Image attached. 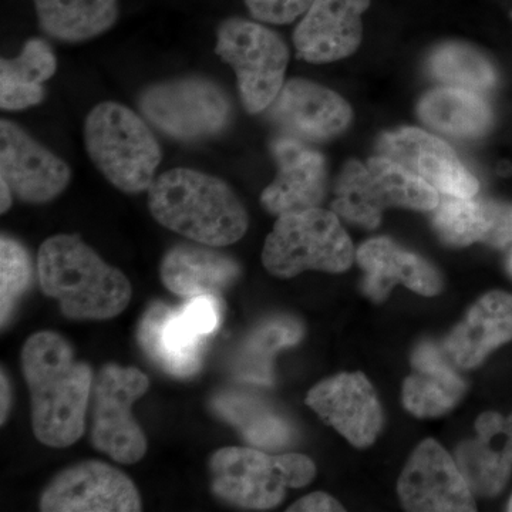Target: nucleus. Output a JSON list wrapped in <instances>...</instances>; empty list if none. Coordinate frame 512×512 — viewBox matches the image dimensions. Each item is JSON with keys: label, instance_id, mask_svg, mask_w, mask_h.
<instances>
[{"label": "nucleus", "instance_id": "1", "mask_svg": "<svg viewBox=\"0 0 512 512\" xmlns=\"http://www.w3.org/2000/svg\"><path fill=\"white\" fill-rule=\"evenodd\" d=\"M20 363L28 384L36 439L52 448L73 446L86 431L96 379L92 366L77 360L72 345L50 330L26 340Z\"/></svg>", "mask_w": 512, "mask_h": 512}, {"label": "nucleus", "instance_id": "2", "mask_svg": "<svg viewBox=\"0 0 512 512\" xmlns=\"http://www.w3.org/2000/svg\"><path fill=\"white\" fill-rule=\"evenodd\" d=\"M42 291L72 320H109L126 311L133 296L130 281L79 235L47 238L37 255Z\"/></svg>", "mask_w": 512, "mask_h": 512}, {"label": "nucleus", "instance_id": "3", "mask_svg": "<svg viewBox=\"0 0 512 512\" xmlns=\"http://www.w3.org/2000/svg\"><path fill=\"white\" fill-rule=\"evenodd\" d=\"M148 208L164 228L208 247H227L247 234L248 212L234 190L192 168L157 177L148 188Z\"/></svg>", "mask_w": 512, "mask_h": 512}, {"label": "nucleus", "instance_id": "4", "mask_svg": "<svg viewBox=\"0 0 512 512\" xmlns=\"http://www.w3.org/2000/svg\"><path fill=\"white\" fill-rule=\"evenodd\" d=\"M84 146L97 170L126 194L148 191L163 160L146 121L116 101L97 104L87 114Z\"/></svg>", "mask_w": 512, "mask_h": 512}, {"label": "nucleus", "instance_id": "5", "mask_svg": "<svg viewBox=\"0 0 512 512\" xmlns=\"http://www.w3.org/2000/svg\"><path fill=\"white\" fill-rule=\"evenodd\" d=\"M208 464L215 497L247 510H272L284 501L288 488L305 487L316 476L308 456H272L255 447L220 448Z\"/></svg>", "mask_w": 512, "mask_h": 512}, {"label": "nucleus", "instance_id": "6", "mask_svg": "<svg viewBox=\"0 0 512 512\" xmlns=\"http://www.w3.org/2000/svg\"><path fill=\"white\" fill-rule=\"evenodd\" d=\"M355 258V247L339 215L319 207L279 215L262 251L266 271L284 279L306 271L340 274L348 271Z\"/></svg>", "mask_w": 512, "mask_h": 512}, {"label": "nucleus", "instance_id": "7", "mask_svg": "<svg viewBox=\"0 0 512 512\" xmlns=\"http://www.w3.org/2000/svg\"><path fill=\"white\" fill-rule=\"evenodd\" d=\"M439 202V191L423 178L392 158L379 156L366 163L349 161L343 167L332 211L360 227L375 229L387 208L434 211Z\"/></svg>", "mask_w": 512, "mask_h": 512}, {"label": "nucleus", "instance_id": "8", "mask_svg": "<svg viewBox=\"0 0 512 512\" xmlns=\"http://www.w3.org/2000/svg\"><path fill=\"white\" fill-rule=\"evenodd\" d=\"M138 107L161 133L187 143L220 136L232 120L227 92L202 76L151 84L138 97Z\"/></svg>", "mask_w": 512, "mask_h": 512}, {"label": "nucleus", "instance_id": "9", "mask_svg": "<svg viewBox=\"0 0 512 512\" xmlns=\"http://www.w3.org/2000/svg\"><path fill=\"white\" fill-rule=\"evenodd\" d=\"M215 53L234 70L245 110L258 114L269 109L285 84V40L261 23L231 18L218 28Z\"/></svg>", "mask_w": 512, "mask_h": 512}, {"label": "nucleus", "instance_id": "10", "mask_svg": "<svg viewBox=\"0 0 512 512\" xmlns=\"http://www.w3.org/2000/svg\"><path fill=\"white\" fill-rule=\"evenodd\" d=\"M148 389L146 373L116 363L101 367L94 379L90 440L117 463L136 464L146 456V434L134 419L133 406Z\"/></svg>", "mask_w": 512, "mask_h": 512}, {"label": "nucleus", "instance_id": "11", "mask_svg": "<svg viewBox=\"0 0 512 512\" xmlns=\"http://www.w3.org/2000/svg\"><path fill=\"white\" fill-rule=\"evenodd\" d=\"M43 512H137L143 510L136 484L100 460L60 471L40 494Z\"/></svg>", "mask_w": 512, "mask_h": 512}, {"label": "nucleus", "instance_id": "12", "mask_svg": "<svg viewBox=\"0 0 512 512\" xmlns=\"http://www.w3.org/2000/svg\"><path fill=\"white\" fill-rule=\"evenodd\" d=\"M0 180L26 204L56 200L72 181V170L62 158L26 133L19 124L0 121Z\"/></svg>", "mask_w": 512, "mask_h": 512}, {"label": "nucleus", "instance_id": "13", "mask_svg": "<svg viewBox=\"0 0 512 512\" xmlns=\"http://www.w3.org/2000/svg\"><path fill=\"white\" fill-rule=\"evenodd\" d=\"M407 511H476L473 491L460 467L437 441H421L397 484Z\"/></svg>", "mask_w": 512, "mask_h": 512}, {"label": "nucleus", "instance_id": "14", "mask_svg": "<svg viewBox=\"0 0 512 512\" xmlns=\"http://www.w3.org/2000/svg\"><path fill=\"white\" fill-rule=\"evenodd\" d=\"M305 402L357 448L372 446L382 430V406L363 373H339L322 380Z\"/></svg>", "mask_w": 512, "mask_h": 512}, {"label": "nucleus", "instance_id": "15", "mask_svg": "<svg viewBox=\"0 0 512 512\" xmlns=\"http://www.w3.org/2000/svg\"><path fill=\"white\" fill-rule=\"evenodd\" d=\"M271 119L288 137L322 143L345 133L353 113L348 101L322 84L292 79L271 104Z\"/></svg>", "mask_w": 512, "mask_h": 512}, {"label": "nucleus", "instance_id": "16", "mask_svg": "<svg viewBox=\"0 0 512 512\" xmlns=\"http://www.w3.org/2000/svg\"><path fill=\"white\" fill-rule=\"evenodd\" d=\"M382 156L392 158L423 178L441 195L476 197L480 184L443 140L420 128L402 127L386 133L379 143Z\"/></svg>", "mask_w": 512, "mask_h": 512}, {"label": "nucleus", "instance_id": "17", "mask_svg": "<svg viewBox=\"0 0 512 512\" xmlns=\"http://www.w3.org/2000/svg\"><path fill=\"white\" fill-rule=\"evenodd\" d=\"M276 161L275 180L265 188L261 204L266 211L279 215L318 208L326 194L325 157L303 141L284 136L272 143Z\"/></svg>", "mask_w": 512, "mask_h": 512}, {"label": "nucleus", "instance_id": "18", "mask_svg": "<svg viewBox=\"0 0 512 512\" xmlns=\"http://www.w3.org/2000/svg\"><path fill=\"white\" fill-rule=\"evenodd\" d=\"M370 0H313L298 28L293 45L309 63H330L345 59L362 43V15Z\"/></svg>", "mask_w": 512, "mask_h": 512}, {"label": "nucleus", "instance_id": "19", "mask_svg": "<svg viewBox=\"0 0 512 512\" xmlns=\"http://www.w3.org/2000/svg\"><path fill=\"white\" fill-rule=\"evenodd\" d=\"M356 259L366 274L363 291L373 301H384L397 284L423 296L437 295L443 288L441 276L433 265L400 248L392 239H369L357 249Z\"/></svg>", "mask_w": 512, "mask_h": 512}, {"label": "nucleus", "instance_id": "20", "mask_svg": "<svg viewBox=\"0 0 512 512\" xmlns=\"http://www.w3.org/2000/svg\"><path fill=\"white\" fill-rule=\"evenodd\" d=\"M433 224L440 238L454 247H467L474 242L494 248L512 244V204L441 195Z\"/></svg>", "mask_w": 512, "mask_h": 512}, {"label": "nucleus", "instance_id": "21", "mask_svg": "<svg viewBox=\"0 0 512 512\" xmlns=\"http://www.w3.org/2000/svg\"><path fill=\"white\" fill-rule=\"evenodd\" d=\"M512 340V295L494 291L468 311L466 319L444 342V352L454 365L473 369L498 346Z\"/></svg>", "mask_w": 512, "mask_h": 512}, {"label": "nucleus", "instance_id": "22", "mask_svg": "<svg viewBox=\"0 0 512 512\" xmlns=\"http://www.w3.org/2000/svg\"><path fill=\"white\" fill-rule=\"evenodd\" d=\"M202 336L187 325L180 309L153 303L138 326L141 349L168 375L190 377L200 370Z\"/></svg>", "mask_w": 512, "mask_h": 512}, {"label": "nucleus", "instance_id": "23", "mask_svg": "<svg viewBox=\"0 0 512 512\" xmlns=\"http://www.w3.org/2000/svg\"><path fill=\"white\" fill-rule=\"evenodd\" d=\"M208 245L181 244L168 249L161 261V281L181 298L215 295L237 281L241 268L231 256Z\"/></svg>", "mask_w": 512, "mask_h": 512}, {"label": "nucleus", "instance_id": "24", "mask_svg": "<svg viewBox=\"0 0 512 512\" xmlns=\"http://www.w3.org/2000/svg\"><path fill=\"white\" fill-rule=\"evenodd\" d=\"M450 362L444 349L433 343H423L414 350L412 363L416 372L403 384L407 412L417 417H439L460 402L466 384Z\"/></svg>", "mask_w": 512, "mask_h": 512}, {"label": "nucleus", "instance_id": "25", "mask_svg": "<svg viewBox=\"0 0 512 512\" xmlns=\"http://www.w3.org/2000/svg\"><path fill=\"white\" fill-rule=\"evenodd\" d=\"M211 409L259 450L278 451L295 439L291 423L254 394L225 390L212 399Z\"/></svg>", "mask_w": 512, "mask_h": 512}, {"label": "nucleus", "instance_id": "26", "mask_svg": "<svg viewBox=\"0 0 512 512\" xmlns=\"http://www.w3.org/2000/svg\"><path fill=\"white\" fill-rule=\"evenodd\" d=\"M417 113L426 126L458 138L484 136L493 124V111L483 96L460 87H440L424 94Z\"/></svg>", "mask_w": 512, "mask_h": 512}, {"label": "nucleus", "instance_id": "27", "mask_svg": "<svg viewBox=\"0 0 512 512\" xmlns=\"http://www.w3.org/2000/svg\"><path fill=\"white\" fill-rule=\"evenodd\" d=\"M57 60L49 43L30 39L13 59L0 62V106L6 111L26 110L45 99L43 83L55 76Z\"/></svg>", "mask_w": 512, "mask_h": 512}, {"label": "nucleus", "instance_id": "28", "mask_svg": "<svg viewBox=\"0 0 512 512\" xmlns=\"http://www.w3.org/2000/svg\"><path fill=\"white\" fill-rule=\"evenodd\" d=\"M40 29L66 43L103 35L119 19V0H35Z\"/></svg>", "mask_w": 512, "mask_h": 512}, {"label": "nucleus", "instance_id": "29", "mask_svg": "<svg viewBox=\"0 0 512 512\" xmlns=\"http://www.w3.org/2000/svg\"><path fill=\"white\" fill-rule=\"evenodd\" d=\"M302 338L303 328L298 320L289 316L266 319L249 333L238 349L232 365L235 376L248 383L271 384L276 353L298 345Z\"/></svg>", "mask_w": 512, "mask_h": 512}, {"label": "nucleus", "instance_id": "30", "mask_svg": "<svg viewBox=\"0 0 512 512\" xmlns=\"http://www.w3.org/2000/svg\"><path fill=\"white\" fill-rule=\"evenodd\" d=\"M429 72L446 86L481 93L497 84V73L490 60L464 43H446L431 53Z\"/></svg>", "mask_w": 512, "mask_h": 512}, {"label": "nucleus", "instance_id": "31", "mask_svg": "<svg viewBox=\"0 0 512 512\" xmlns=\"http://www.w3.org/2000/svg\"><path fill=\"white\" fill-rule=\"evenodd\" d=\"M457 464L473 494L493 497L503 491L512 464L483 437L467 440L457 448Z\"/></svg>", "mask_w": 512, "mask_h": 512}, {"label": "nucleus", "instance_id": "32", "mask_svg": "<svg viewBox=\"0 0 512 512\" xmlns=\"http://www.w3.org/2000/svg\"><path fill=\"white\" fill-rule=\"evenodd\" d=\"M32 282V261L28 249L18 239L0 238V319L2 328L8 325L20 299Z\"/></svg>", "mask_w": 512, "mask_h": 512}, {"label": "nucleus", "instance_id": "33", "mask_svg": "<svg viewBox=\"0 0 512 512\" xmlns=\"http://www.w3.org/2000/svg\"><path fill=\"white\" fill-rule=\"evenodd\" d=\"M313 0H245L252 18L271 25H288L305 15Z\"/></svg>", "mask_w": 512, "mask_h": 512}, {"label": "nucleus", "instance_id": "34", "mask_svg": "<svg viewBox=\"0 0 512 512\" xmlns=\"http://www.w3.org/2000/svg\"><path fill=\"white\" fill-rule=\"evenodd\" d=\"M180 311L187 325L202 338L211 335L220 325V303L215 295L190 298L184 306H181Z\"/></svg>", "mask_w": 512, "mask_h": 512}, {"label": "nucleus", "instance_id": "35", "mask_svg": "<svg viewBox=\"0 0 512 512\" xmlns=\"http://www.w3.org/2000/svg\"><path fill=\"white\" fill-rule=\"evenodd\" d=\"M289 512H320V511H345L342 504L326 493H313L296 501L288 508Z\"/></svg>", "mask_w": 512, "mask_h": 512}, {"label": "nucleus", "instance_id": "36", "mask_svg": "<svg viewBox=\"0 0 512 512\" xmlns=\"http://www.w3.org/2000/svg\"><path fill=\"white\" fill-rule=\"evenodd\" d=\"M0 386H2V390H0V397H2V406H0V423L5 424L6 419L9 416L10 409V400H12V393H10V383L8 377H6V373H0Z\"/></svg>", "mask_w": 512, "mask_h": 512}, {"label": "nucleus", "instance_id": "37", "mask_svg": "<svg viewBox=\"0 0 512 512\" xmlns=\"http://www.w3.org/2000/svg\"><path fill=\"white\" fill-rule=\"evenodd\" d=\"M0 190H2V198H0V200H2V205H0V212L5 214V212H8L10 208H12L13 197H15V195H13L12 190H10L8 183L3 180H0Z\"/></svg>", "mask_w": 512, "mask_h": 512}, {"label": "nucleus", "instance_id": "38", "mask_svg": "<svg viewBox=\"0 0 512 512\" xmlns=\"http://www.w3.org/2000/svg\"><path fill=\"white\" fill-rule=\"evenodd\" d=\"M505 437H507V456L512 463V414L508 419H504Z\"/></svg>", "mask_w": 512, "mask_h": 512}, {"label": "nucleus", "instance_id": "39", "mask_svg": "<svg viewBox=\"0 0 512 512\" xmlns=\"http://www.w3.org/2000/svg\"><path fill=\"white\" fill-rule=\"evenodd\" d=\"M507 268H508V272H510V275H512V251L510 254V258H508Z\"/></svg>", "mask_w": 512, "mask_h": 512}, {"label": "nucleus", "instance_id": "40", "mask_svg": "<svg viewBox=\"0 0 512 512\" xmlns=\"http://www.w3.org/2000/svg\"><path fill=\"white\" fill-rule=\"evenodd\" d=\"M508 511L512 512V497H511L510 503H508Z\"/></svg>", "mask_w": 512, "mask_h": 512}]
</instances>
